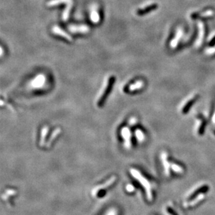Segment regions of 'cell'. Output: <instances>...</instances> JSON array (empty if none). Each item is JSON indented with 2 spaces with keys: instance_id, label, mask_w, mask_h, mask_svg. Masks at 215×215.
<instances>
[{
  "instance_id": "cell-15",
  "label": "cell",
  "mask_w": 215,
  "mask_h": 215,
  "mask_svg": "<svg viewBox=\"0 0 215 215\" xmlns=\"http://www.w3.org/2000/svg\"><path fill=\"white\" fill-rule=\"evenodd\" d=\"M135 134H136V137L137 138V139L139 141H142L144 139V134H143V132L140 129H137L136 132H135Z\"/></svg>"
},
{
  "instance_id": "cell-19",
  "label": "cell",
  "mask_w": 215,
  "mask_h": 215,
  "mask_svg": "<svg viewBox=\"0 0 215 215\" xmlns=\"http://www.w3.org/2000/svg\"><path fill=\"white\" fill-rule=\"evenodd\" d=\"M212 122H213L214 123H215V113H214V114L213 118H212Z\"/></svg>"
},
{
  "instance_id": "cell-5",
  "label": "cell",
  "mask_w": 215,
  "mask_h": 215,
  "mask_svg": "<svg viewBox=\"0 0 215 215\" xmlns=\"http://www.w3.org/2000/svg\"><path fill=\"white\" fill-rule=\"evenodd\" d=\"M183 29H182V28H178L177 30V32H176V34L174 36V38L172 39L170 43L171 48L174 49L177 47L179 40H180V38H182V36H183Z\"/></svg>"
},
{
  "instance_id": "cell-9",
  "label": "cell",
  "mask_w": 215,
  "mask_h": 215,
  "mask_svg": "<svg viewBox=\"0 0 215 215\" xmlns=\"http://www.w3.org/2000/svg\"><path fill=\"white\" fill-rule=\"evenodd\" d=\"M71 32L73 33H87L89 31V27L87 26H71L70 27Z\"/></svg>"
},
{
  "instance_id": "cell-3",
  "label": "cell",
  "mask_w": 215,
  "mask_h": 215,
  "mask_svg": "<svg viewBox=\"0 0 215 215\" xmlns=\"http://www.w3.org/2000/svg\"><path fill=\"white\" fill-rule=\"evenodd\" d=\"M198 29H199V33H198V36L197 38L196 42V48H199L200 46H201L203 43V40L204 39V36H205V25H204L203 23L202 22H198Z\"/></svg>"
},
{
  "instance_id": "cell-2",
  "label": "cell",
  "mask_w": 215,
  "mask_h": 215,
  "mask_svg": "<svg viewBox=\"0 0 215 215\" xmlns=\"http://www.w3.org/2000/svg\"><path fill=\"white\" fill-rule=\"evenodd\" d=\"M131 173L133 175V176H134V177L140 182L141 184L143 186V187H145V189H146L148 197V198H149V200H151V198H152V193H151L150 185L149 183H148V181L146 180V179L143 178V176L141 175L139 172H137V171L136 170L132 169Z\"/></svg>"
},
{
  "instance_id": "cell-18",
  "label": "cell",
  "mask_w": 215,
  "mask_h": 215,
  "mask_svg": "<svg viewBox=\"0 0 215 215\" xmlns=\"http://www.w3.org/2000/svg\"><path fill=\"white\" fill-rule=\"evenodd\" d=\"M167 212H169V213L171 214V215H177L175 214V212L172 209H171L169 208H167Z\"/></svg>"
},
{
  "instance_id": "cell-6",
  "label": "cell",
  "mask_w": 215,
  "mask_h": 215,
  "mask_svg": "<svg viewBox=\"0 0 215 215\" xmlns=\"http://www.w3.org/2000/svg\"><path fill=\"white\" fill-rule=\"evenodd\" d=\"M158 6L157 4H152L150 5H148V6H145L144 8H143V9H139L137 11V13L138 15H143L147 14V13H150V11H154L155 9H158Z\"/></svg>"
},
{
  "instance_id": "cell-17",
  "label": "cell",
  "mask_w": 215,
  "mask_h": 215,
  "mask_svg": "<svg viewBox=\"0 0 215 215\" xmlns=\"http://www.w3.org/2000/svg\"><path fill=\"white\" fill-rule=\"evenodd\" d=\"M127 190H128L129 192H132L134 190V187L131 185V184H128V185L127 186Z\"/></svg>"
},
{
  "instance_id": "cell-10",
  "label": "cell",
  "mask_w": 215,
  "mask_h": 215,
  "mask_svg": "<svg viewBox=\"0 0 215 215\" xmlns=\"http://www.w3.org/2000/svg\"><path fill=\"white\" fill-rule=\"evenodd\" d=\"M73 3V2L72 0H51L48 3V6H58L61 4H71Z\"/></svg>"
},
{
  "instance_id": "cell-1",
  "label": "cell",
  "mask_w": 215,
  "mask_h": 215,
  "mask_svg": "<svg viewBox=\"0 0 215 215\" xmlns=\"http://www.w3.org/2000/svg\"><path fill=\"white\" fill-rule=\"evenodd\" d=\"M115 80H116V78H115L114 76H111L109 78L108 81H107V85L105 86V87H104V89L103 90V93H102L101 95L100 96V98H99L98 103L99 106L103 105L104 102L105 101L107 97L108 96L109 93L110 92V91L112 89V87H113V86H114Z\"/></svg>"
},
{
  "instance_id": "cell-11",
  "label": "cell",
  "mask_w": 215,
  "mask_h": 215,
  "mask_svg": "<svg viewBox=\"0 0 215 215\" xmlns=\"http://www.w3.org/2000/svg\"><path fill=\"white\" fill-rule=\"evenodd\" d=\"M208 186H203V187H200L199 189H197V190H196L194 192L192 193V194L189 197L188 200H192V199H193V198L196 196H198V194H202V193H205V192L208 191Z\"/></svg>"
},
{
  "instance_id": "cell-12",
  "label": "cell",
  "mask_w": 215,
  "mask_h": 215,
  "mask_svg": "<svg viewBox=\"0 0 215 215\" xmlns=\"http://www.w3.org/2000/svg\"><path fill=\"white\" fill-rule=\"evenodd\" d=\"M196 98H192V100H190L187 102L185 105H184V107L183 108V110H182V112H183V114H186V113L189 111V109L191 108V107L192 106V104H194V103L196 101Z\"/></svg>"
},
{
  "instance_id": "cell-8",
  "label": "cell",
  "mask_w": 215,
  "mask_h": 215,
  "mask_svg": "<svg viewBox=\"0 0 215 215\" xmlns=\"http://www.w3.org/2000/svg\"><path fill=\"white\" fill-rule=\"evenodd\" d=\"M143 86H144V83H143V82L142 80H139L129 85V86L128 87V89L129 91H131V92L135 91L141 89Z\"/></svg>"
},
{
  "instance_id": "cell-14",
  "label": "cell",
  "mask_w": 215,
  "mask_h": 215,
  "mask_svg": "<svg viewBox=\"0 0 215 215\" xmlns=\"http://www.w3.org/2000/svg\"><path fill=\"white\" fill-rule=\"evenodd\" d=\"M171 169L174 171L175 173H182L183 172V168L180 167L179 165H177L175 164H171Z\"/></svg>"
},
{
  "instance_id": "cell-4",
  "label": "cell",
  "mask_w": 215,
  "mask_h": 215,
  "mask_svg": "<svg viewBox=\"0 0 215 215\" xmlns=\"http://www.w3.org/2000/svg\"><path fill=\"white\" fill-rule=\"evenodd\" d=\"M52 32H53L54 34H56L57 36H61V38H64L65 40L69 41V42H72V41H73V39H72L70 36L68 34H67L65 32L63 31V29L59 28V27H54V28L52 29Z\"/></svg>"
},
{
  "instance_id": "cell-16",
  "label": "cell",
  "mask_w": 215,
  "mask_h": 215,
  "mask_svg": "<svg viewBox=\"0 0 215 215\" xmlns=\"http://www.w3.org/2000/svg\"><path fill=\"white\" fill-rule=\"evenodd\" d=\"M91 19L93 23H97L100 20V15H99L95 11H93L91 13Z\"/></svg>"
},
{
  "instance_id": "cell-7",
  "label": "cell",
  "mask_w": 215,
  "mask_h": 215,
  "mask_svg": "<svg viewBox=\"0 0 215 215\" xmlns=\"http://www.w3.org/2000/svg\"><path fill=\"white\" fill-rule=\"evenodd\" d=\"M214 14V11L213 10H208L206 11L203 12V13H194V14L192 15V18H208V17H212Z\"/></svg>"
},
{
  "instance_id": "cell-13",
  "label": "cell",
  "mask_w": 215,
  "mask_h": 215,
  "mask_svg": "<svg viewBox=\"0 0 215 215\" xmlns=\"http://www.w3.org/2000/svg\"><path fill=\"white\" fill-rule=\"evenodd\" d=\"M203 198H204L203 193H202V194H198V196H196V198H193V199H192L191 205H194L195 204H196L197 203H198V202H199V201H200L201 200H202Z\"/></svg>"
}]
</instances>
